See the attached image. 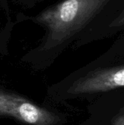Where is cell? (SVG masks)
Returning <instances> with one entry per match:
<instances>
[{"label": "cell", "instance_id": "6da1fadb", "mask_svg": "<svg viewBox=\"0 0 124 125\" xmlns=\"http://www.w3.org/2000/svg\"><path fill=\"white\" fill-rule=\"evenodd\" d=\"M107 0H64L37 18L49 31L46 48L58 46L77 34Z\"/></svg>", "mask_w": 124, "mask_h": 125}, {"label": "cell", "instance_id": "7a4b0ae2", "mask_svg": "<svg viewBox=\"0 0 124 125\" xmlns=\"http://www.w3.org/2000/svg\"><path fill=\"white\" fill-rule=\"evenodd\" d=\"M0 116H11L27 125H55L59 118L20 95L0 90Z\"/></svg>", "mask_w": 124, "mask_h": 125}, {"label": "cell", "instance_id": "3957f363", "mask_svg": "<svg viewBox=\"0 0 124 125\" xmlns=\"http://www.w3.org/2000/svg\"><path fill=\"white\" fill-rule=\"evenodd\" d=\"M124 86V65L91 72L75 81L69 89L72 94L110 91Z\"/></svg>", "mask_w": 124, "mask_h": 125}, {"label": "cell", "instance_id": "277c9868", "mask_svg": "<svg viewBox=\"0 0 124 125\" xmlns=\"http://www.w3.org/2000/svg\"><path fill=\"white\" fill-rule=\"evenodd\" d=\"M113 125H124V109L114 117Z\"/></svg>", "mask_w": 124, "mask_h": 125}, {"label": "cell", "instance_id": "5b68a950", "mask_svg": "<svg viewBox=\"0 0 124 125\" xmlns=\"http://www.w3.org/2000/svg\"><path fill=\"white\" fill-rule=\"evenodd\" d=\"M111 26L113 27H119L121 26H124V10L118 15V17L112 23Z\"/></svg>", "mask_w": 124, "mask_h": 125}]
</instances>
